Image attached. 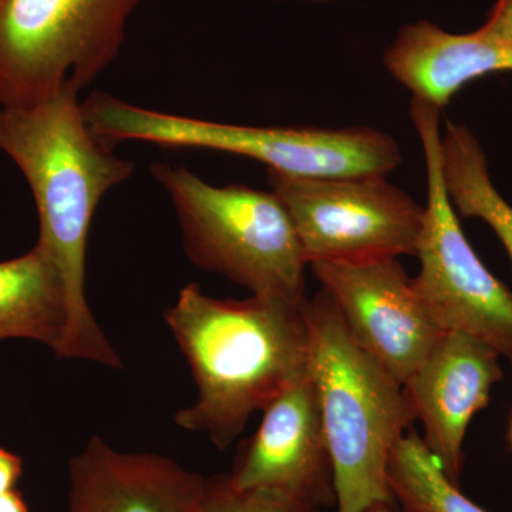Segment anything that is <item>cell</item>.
<instances>
[{
    "mask_svg": "<svg viewBox=\"0 0 512 512\" xmlns=\"http://www.w3.org/2000/svg\"><path fill=\"white\" fill-rule=\"evenodd\" d=\"M0 512H29L28 505L16 490L0 495Z\"/></svg>",
    "mask_w": 512,
    "mask_h": 512,
    "instance_id": "20",
    "label": "cell"
},
{
    "mask_svg": "<svg viewBox=\"0 0 512 512\" xmlns=\"http://www.w3.org/2000/svg\"><path fill=\"white\" fill-rule=\"evenodd\" d=\"M480 29L498 42L512 47V0H497Z\"/></svg>",
    "mask_w": 512,
    "mask_h": 512,
    "instance_id": "18",
    "label": "cell"
},
{
    "mask_svg": "<svg viewBox=\"0 0 512 512\" xmlns=\"http://www.w3.org/2000/svg\"><path fill=\"white\" fill-rule=\"evenodd\" d=\"M308 265L416 256L424 207L387 177H298L268 170Z\"/></svg>",
    "mask_w": 512,
    "mask_h": 512,
    "instance_id": "8",
    "label": "cell"
},
{
    "mask_svg": "<svg viewBox=\"0 0 512 512\" xmlns=\"http://www.w3.org/2000/svg\"><path fill=\"white\" fill-rule=\"evenodd\" d=\"M394 504L396 503L376 505V507L370 508L366 512H404L402 508L396 507Z\"/></svg>",
    "mask_w": 512,
    "mask_h": 512,
    "instance_id": "21",
    "label": "cell"
},
{
    "mask_svg": "<svg viewBox=\"0 0 512 512\" xmlns=\"http://www.w3.org/2000/svg\"><path fill=\"white\" fill-rule=\"evenodd\" d=\"M140 0H0V107L77 92L119 55Z\"/></svg>",
    "mask_w": 512,
    "mask_h": 512,
    "instance_id": "6",
    "label": "cell"
},
{
    "mask_svg": "<svg viewBox=\"0 0 512 512\" xmlns=\"http://www.w3.org/2000/svg\"><path fill=\"white\" fill-rule=\"evenodd\" d=\"M394 79L437 109L485 74L512 72V47L483 30L454 35L429 20L404 26L384 55Z\"/></svg>",
    "mask_w": 512,
    "mask_h": 512,
    "instance_id": "13",
    "label": "cell"
},
{
    "mask_svg": "<svg viewBox=\"0 0 512 512\" xmlns=\"http://www.w3.org/2000/svg\"><path fill=\"white\" fill-rule=\"evenodd\" d=\"M228 476L239 488L281 491L319 508L336 505L332 457L309 373L266 407Z\"/></svg>",
    "mask_w": 512,
    "mask_h": 512,
    "instance_id": "10",
    "label": "cell"
},
{
    "mask_svg": "<svg viewBox=\"0 0 512 512\" xmlns=\"http://www.w3.org/2000/svg\"><path fill=\"white\" fill-rule=\"evenodd\" d=\"M305 302L254 295L222 301L185 286L165 320L190 363L198 399L175 424L204 431L221 450L231 446L252 414L308 373Z\"/></svg>",
    "mask_w": 512,
    "mask_h": 512,
    "instance_id": "2",
    "label": "cell"
},
{
    "mask_svg": "<svg viewBox=\"0 0 512 512\" xmlns=\"http://www.w3.org/2000/svg\"><path fill=\"white\" fill-rule=\"evenodd\" d=\"M440 111L414 97L410 104L427 174L416 252L420 269L413 286L443 332L473 336L512 365V292L478 258L448 197L441 173Z\"/></svg>",
    "mask_w": 512,
    "mask_h": 512,
    "instance_id": "7",
    "label": "cell"
},
{
    "mask_svg": "<svg viewBox=\"0 0 512 512\" xmlns=\"http://www.w3.org/2000/svg\"><path fill=\"white\" fill-rule=\"evenodd\" d=\"M308 373L318 392L338 512L394 503L387 466L414 416L403 384L350 335L328 293L306 299Z\"/></svg>",
    "mask_w": 512,
    "mask_h": 512,
    "instance_id": "3",
    "label": "cell"
},
{
    "mask_svg": "<svg viewBox=\"0 0 512 512\" xmlns=\"http://www.w3.org/2000/svg\"><path fill=\"white\" fill-rule=\"evenodd\" d=\"M22 473V458L0 447V495L15 490Z\"/></svg>",
    "mask_w": 512,
    "mask_h": 512,
    "instance_id": "19",
    "label": "cell"
},
{
    "mask_svg": "<svg viewBox=\"0 0 512 512\" xmlns=\"http://www.w3.org/2000/svg\"><path fill=\"white\" fill-rule=\"evenodd\" d=\"M311 2H329V0H311Z\"/></svg>",
    "mask_w": 512,
    "mask_h": 512,
    "instance_id": "23",
    "label": "cell"
},
{
    "mask_svg": "<svg viewBox=\"0 0 512 512\" xmlns=\"http://www.w3.org/2000/svg\"><path fill=\"white\" fill-rule=\"evenodd\" d=\"M441 173L454 208L493 229L512 261V207L491 180L480 141L463 124L448 121L441 133Z\"/></svg>",
    "mask_w": 512,
    "mask_h": 512,
    "instance_id": "15",
    "label": "cell"
},
{
    "mask_svg": "<svg viewBox=\"0 0 512 512\" xmlns=\"http://www.w3.org/2000/svg\"><path fill=\"white\" fill-rule=\"evenodd\" d=\"M90 128L107 144L143 141L251 158L298 177H387L402 164L399 144L372 127H254L175 116L106 93L83 103Z\"/></svg>",
    "mask_w": 512,
    "mask_h": 512,
    "instance_id": "4",
    "label": "cell"
},
{
    "mask_svg": "<svg viewBox=\"0 0 512 512\" xmlns=\"http://www.w3.org/2000/svg\"><path fill=\"white\" fill-rule=\"evenodd\" d=\"M387 484L404 512H488L461 493L413 429L392 451Z\"/></svg>",
    "mask_w": 512,
    "mask_h": 512,
    "instance_id": "16",
    "label": "cell"
},
{
    "mask_svg": "<svg viewBox=\"0 0 512 512\" xmlns=\"http://www.w3.org/2000/svg\"><path fill=\"white\" fill-rule=\"evenodd\" d=\"M308 501L268 488H239L229 476L205 478L201 512H320Z\"/></svg>",
    "mask_w": 512,
    "mask_h": 512,
    "instance_id": "17",
    "label": "cell"
},
{
    "mask_svg": "<svg viewBox=\"0 0 512 512\" xmlns=\"http://www.w3.org/2000/svg\"><path fill=\"white\" fill-rule=\"evenodd\" d=\"M501 379L500 355L491 346L466 333L446 332L403 384L414 416L423 424L421 439L456 483L468 426L488 406Z\"/></svg>",
    "mask_w": 512,
    "mask_h": 512,
    "instance_id": "11",
    "label": "cell"
},
{
    "mask_svg": "<svg viewBox=\"0 0 512 512\" xmlns=\"http://www.w3.org/2000/svg\"><path fill=\"white\" fill-rule=\"evenodd\" d=\"M67 322L63 281L45 248L0 262V342L35 340L59 356Z\"/></svg>",
    "mask_w": 512,
    "mask_h": 512,
    "instance_id": "14",
    "label": "cell"
},
{
    "mask_svg": "<svg viewBox=\"0 0 512 512\" xmlns=\"http://www.w3.org/2000/svg\"><path fill=\"white\" fill-rule=\"evenodd\" d=\"M153 174L173 201L194 264L227 276L254 296L306 301L308 262L275 192L214 187L180 165L157 163Z\"/></svg>",
    "mask_w": 512,
    "mask_h": 512,
    "instance_id": "5",
    "label": "cell"
},
{
    "mask_svg": "<svg viewBox=\"0 0 512 512\" xmlns=\"http://www.w3.org/2000/svg\"><path fill=\"white\" fill-rule=\"evenodd\" d=\"M309 266L357 345L397 382L404 384L446 333L431 318L399 258Z\"/></svg>",
    "mask_w": 512,
    "mask_h": 512,
    "instance_id": "9",
    "label": "cell"
},
{
    "mask_svg": "<svg viewBox=\"0 0 512 512\" xmlns=\"http://www.w3.org/2000/svg\"><path fill=\"white\" fill-rule=\"evenodd\" d=\"M77 96L64 87L30 106L0 107V151L28 181L39 214L37 244L63 281L69 322L59 357L121 367L90 311L84 276L94 212L107 191L133 174L134 164L94 133Z\"/></svg>",
    "mask_w": 512,
    "mask_h": 512,
    "instance_id": "1",
    "label": "cell"
},
{
    "mask_svg": "<svg viewBox=\"0 0 512 512\" xmlns=\"http://www.w3.org/2000/svg\"><path fill=\"white\" fill-rule=\"evenodd\" d=\"M508 440H510V446L512 448V414L510 420V430H508Z\"/></svg>",
    "mask_w": 512,
    "mask_h": 512,
    "instance_id": "22",
    "label": "cell"
},
{
    "mask_svg": "<svg viewBox=\"0 0 512 512\" xmlns=\"http://www.w3.org/2000/svg\"><path fill=\"white\" fill-rule=\"evenodd\" d=\"M67 512H201L204 477L157 454L93 437L69 463Z\"/></svg>",
    "mask_w": 512,
    "mask_h": 512,
    "instance_id": "12",
    "label": "cell"
}]
</instances>
